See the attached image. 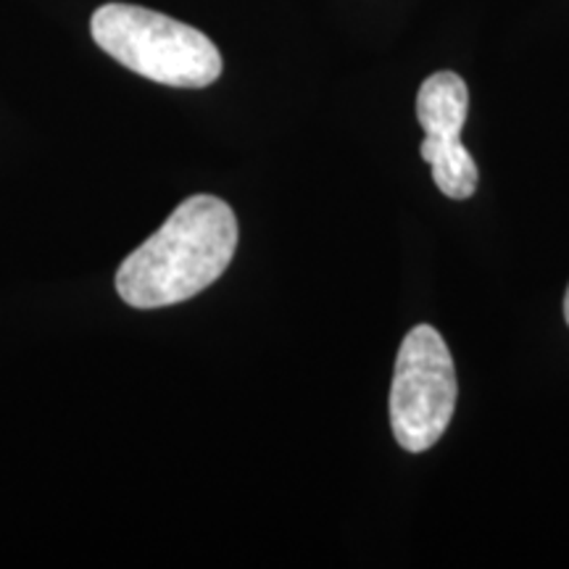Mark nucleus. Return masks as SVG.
<instances>
[{"label": "nucleus", "instance_id": "f257e3e1", "mask_svg": "<svg viewBox=\"0 0 569 569\" xmlns=\"http://www.w3.org/2000/svg\"><path fill=\"white\" fill-rule=\"evenodd\" d=\"M238 248V219L222 198L193 196L117 272V293L132 309L188 301L217 282Z\"/></svg>", "mask_w": 569, "mask_h": 569}, {"label": "nucleus", "instance_id": "f03ea898", "mask_svg": "<svg viewBox=\"0 0 569 569\" xmlns=\"http://www.w3.org/2000/svg\"><path fill=\"white\" fill-rule=\"evenodd\" d=\"M92 40L134 74L169 88H209L222 74L217 46L196 27L130 3H106L92 13Z\"/></svg>", "mask_w": 569, "mask_h": 569}, {"label": "nucleus", "instance_id": "7ed1b4c3", "mask_svg": "<svg viewBox=\"0 0 569 569\" xmlns=\"http://www.w3.org/2000/svg\"><path fill=\"white\" fill-rule=\"evenodd\" d=\"M457 367L436 327L417 325L398 348L390 427L398 446L422 453L443 438L457 411Z\"/></svg>", "mask_w": 569, "mask_h": 569}, {"label": "nucleus", "instance_id": "20e7f679", "mask_svg": "<svg viewBox=\"0 0 569 569\" xmlns=\"http://www.w3.org/2000/svg\"><path fill=\"white\" fill-rule=\"evenodd\" d=\"M467 109V82L453 71H436L417 92V119L427 134L419 153L432 167V180L440 193L453 201L472 198L480 182L478 163L459 138Z\"/></svg>", "mask_w": 569, "mask_h": 569}, {"label": "nucleus", "instance_id": "39448f33", "mask_svg": "<svg viewBox=\"0 0 569 569\" xmlns=\"http://www.w3.org/2000/svg\"><path fill=\"white\" fill-rule=\"evenodd\" d=\"M565 319H567V325H569V288H567V296H565Z\"/></svg>", "mask_w": 569, "mask_h": 569}]
</instances>
